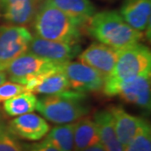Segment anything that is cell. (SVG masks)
<instances>
[{
  "instance_id": "8992f818",
  "label": "cell",
  "mask_w": 151,
  "mask_h": 151,
  "mask_svg": "<svg viewBox=\"0 0 151 151\" xmlns=\"http://www.w3.org/2000/svg\"><path fill=\"white\" fill-rule=\"evenodd\" d=\"M33 35L24 26H0V71H5L11 62L27 52Z\"/></svg>"
},
{
  "instance_id": "7c38bea8",
  "label": "cell",
  "mask_w": 151,
  "mask_h": 151,
  "mask_svg": "<svg viewBox=\"0 0 151 151\" xmlns=\"http://www.w3.org/2000/svg\"><path fill=\"white\" fill-rule=\"evenodd\" d=\"M40 4L35 0H0V12L4 20L14 25L30 24Z\"/></svg>"
},
{
  "instance_id": "277c9868",
  "label": "cell",
  "mask_w": 151,
  "mask_h": 151,
  "mask_svg": "<svg viewBox=\"0 0 151 151\" xmlns=\"http://www.w3.org/2000/svg\"><path fill=\"white\" fill-rule=\"evenodd\" d=\"M147 74H151V52L147 46L139 42L119 50L116 65L104 81L103 93L123 81Z\"/></svg>"
},
{
  "instance_id": "30bf717a",
  "label": "cell",
  "mask_w": 151,
  "mask_h": 151,
  "mask_svg": "<svg viewBox=\"0 0 151 151\" xmlns=\"http://www.w3.org/2000/svg\"><path fill=\"white\" fill-rule=\"evenodd\" d=\"M119 50L100 42H94L77 55L79 62L96 70L106 79L113 71Z\"/></svg>"
},
{
  "instance_id": "7a4b0ae2",
  "label": "cell",
  "mask_w": 151,
  "mask_h": 151,
  "mask_svg": "<svg viewBox=\"0 0 151 151\" xmlns=\"http://www.w3.org/2000/svg\"><path fill=\"white\" fill-rule=\"evenodd\" d=\"M31 24L35 35L45 40L76 45L82 35V28L45 1L40 5Z\"/></svg>"
},
{
  "instance_id": "5bb4252c",
  "label": "cell",
  "mask_w": 151,
  "mask_h": 151,
  "mask_svg": "<svg viewBox=\"0 0 151 151\" xmlns=\"http://www.w3.org/2000/svg\"><path fill=\"white\" fill-rule=\"evenodd\" d=\"M48 4L59 9L81 28H86L96 8L90 0H45Z\"/></svg>"
},
{
  "instance_id": "9a60e30c",
  "label": "cell",
  "mask_w": 151,
  "mask_h": 151,
  "mask_svg": "<svg viewBox=\"0 0 151 151\" xmlns=\"http://www.w3.org/2000/svg\"><path fill=\"white\" fill-rule=\"evenodd\" d=\"M109 110L113 118L118 139L123 145L126 146L133 139L145 119L130 114L121 106L112 107Z\"/></svg>"
},
{
  "instance_id": "d4e9b609",
  "label": "cell",
  "mask_w": 151,
  "mask_h": 151,
  "mask_svg": "<svg viewBox=\"0 0 151 151\" xmlns=\"http://www.w3.org/2000/svg\"><path fill=\"white\" fill-rule=\"evenodd\" d=\"M81 151H106L105 149L103 148V146L102 145V144L99 142L96 145H93L90 146V147H87L86 149L82 150Z\"/></svg>"
},
{
  "instance_id": "e0dca14e",
  "label": "cell",
  "mask_w": 151,
  "mask_h": 151,
  "mask_svg": "<svg viewBox=\"0 0 151 151\" xmlns=\"http://www.w3.org/2000/svg\"><path fill=\"white\" fill-rule=\"evenodd\" d=\"M99 143L97 127L93 119L82 118L75 123L74 151H81Z\"/></svg>"
},
{
  "instance_id": "4316f807",
  "label": "cell",
  "mask_w": 151,
  "mask_h": 151,
  "mask_svg": "<svg viewBox=\"0 0 151 151\" xmlns=\"http://www.w3.org/2000/svg\"><path fill=\"white\" fill-rule=\"evenodd\" d=\"M35 2L37 3L38 4H40H40H42L43 2H45V0H35Z\"/></svg>"
},
{
  "instance_id": "d6986e66",
  "label": "cell",
  "mask_w": 151,
  "mask_h": 151,
  "mask_svg": "<svg viewBox=\"0 0 151 151\" xmlns=\"http://www.w3.org/2000/svg\"><path fill=\"white\" fill-rule=\"evenodd\" d=\"M75 123L55 126L50 129L45 139L60 151H74Z\"/></svg>"
},
{
  "instance_id": "7402d4cb",
  "label": "cell",
  "mask_w": 151,
  "mask_h": 151,
  "mask_svg": "<svg viewBox=\"0 0 151 151\" xmlns=\"http://www.w3.org/2000/svg\"><path fill=\"white\" fill-rule=\"evenodd\" d=\"M124 151H151V129L146 120L133 139L124 146Z\"/></svg>"
},
{
  "instance_id": "6da1fadb",
  "label": "cell",
  "mask_w": 151,
  "mask_h": 151,
  "mask_svg": "<svg viewBox=\"0 0 151 151\" xmlns=\"http://www.w3.org/2000/svg\"><path fill=\"white\" fill-rule=\"evenodd\" d=\"M86 29L100 43L118 50L139 43L144 35L143 32L136 30L124 21L119 12L113 10L96 13Z\"/></svg>"
},
{
  "instance_id": "484cf974",
  "label": "cell",
  "mask_w": 151,
  "mask_h": 151,
  "mask_svg": "<svg viewBox=\"0 0 151 151\" xmlns=\"http://www.w3.org/2000/svg\"><path fill=\"white\" fill-rule=\"evenodd\" d=\"M7 79H8V76L5 71H0V85L5 82Z\"/></svg>"
},
{
  "instance_id": "8fae6325",
  "label": "cell",
  "mask_w": 151,
  "mask_h": 151,
  "mask_svg": "<svg viewBox=\"0 0 151 151\" xmlns=\"http://www.w3.org/2000/svg\"><path fill=\"white\" fill-rule=\"evenodd\" d=\"M9 124L18 138L29 141L42 139L50 129L45 119L32 113L15 117L9 122Z\"/></svg>"
},
{
  "instance_id": "603a6c76",
  "label": "cell",
  "mask_w": 151,
  "mask_h": 151,
  "mask_svg": "<svg viewBox=\"0 0 151 151\" xmlns=\"http://www.w3.org/2000/svg\"><path fill=\"white\" fill-rule=\"evenodd\" d=\"M24 92L28 91L24 85L13 81H5L0 85V103Z\"/></svg>"
},
{
  "instance_id": "3957f363",
  "label": "cell",
  "mask_w": 151,
  "mask_h": 151,
  "mask_svg": "<svg viewBox=\"0 0 151 151\" xmlns=\"http://www.w3.org/2000/svg\"><path fill=\"white\" fill-rule=\"evenodd\" d=\"M87 95L74 90L45 95L38 99L36 110L45 119L56 124L75 123L90 111Z\"/></svg>"
},
{
  "instance_id": "4fadbf2b",
  "label": "cell",
  "mask_w": 151,
  "mask_h": 151,
  "mask_svg": "<svg viewBox=\"0 0 151 151\" xmlns=\"http://www.w3.org/2000/svg\"><path fill=\"white\" fill-rule=\"evenodd\" d=\"M119 13L136 30L143 32L150 29L151 0H125Z\"/></svg>"
},
{
  "instance_id": "52a82bcc",
  "label": "cell",
  "mask_w": 151,
  "mask_h": 151,
  "mask_svg": "<svg viewBox=\"0 0 151 151\" xmlns=\"http://www.w3.org/2000/svg\"><path fill=\"white\" fill-rule=\"evenodd\" d=\"M151 74L137 76L128 81H123L109 90L105 95L108 97L119 96L126 103L150 111Z\"/></svg>"
},
{
  "instance_id": "2e32d148",
  "label": "cell",
  "mask_w": 151,
  "mask_h": 151,
  "mask_svg": "<svg viewBox=\"0 0 151 151\" xmlns=\"http://www.w3.org/2000/svg\"><path fill=\"white\" fill-rule=\"evenodd\" d=\"M93 121L97 127L99 142L106 151H124V146L118 139L114 122L109 109H102L95 113Z\"/></svg>"
},
{
  "instance_id": "ba28073f",
  "label": "cell",
  "mask_w": 151,
  "mask_h": 151,
  "mask_svg": "<svg viewBox=\"0 0 151 151\" xmlns=\"http://www.w3.org/2000/svg\"><path fill=\"white\" fill-rule=\"evenodd\" d=\"M70 89L80 92H99L103 90L105 79L93 68L81 62L69 61L62 65Z\"/></svg>"
},
{
  "instance_id": "5b68a950",
  "label": "cell",
  "mask_w": 151,
  "mask_h": 151,
  "mask_svg": "<svg viewBox=\"0 0 151 151\" xmlns=\"http://www.w3.org/2000/svg\"><path fill=\"white\" fill-rule=\"evenodd\" d=\"M62 65L27 51L14 60L6 68L5 72L10 81L24 86L34 77L61 70Z\"/></svg>"
},
{
  "instance_id": "44dd1931",
  "label": "cell",
  "mask_w": 151,
  "mask_h": 151,
  "mask_svg": "<svg viewBox=\"0 0 151 151\" xmlns=\"http://www.w3.org/2000/svg\"><path fill=\"white\" fill-rule=\"evenodd\" d=\"M0 151H27L25 145L19 140L2 114H0Z\"/></svg>"
},
{
  "instance_id": "ffe728a7",
  "label": "cell",
  "mask_w": 151,
  "mask_h": 151,
  "mask_svg": "<svg viewBox=\"0 0 151 151\" xmlns=\"http://www.w3.org/2000/svg\"><path fill=\"white\" fill-rule=\"evenodd\" d=\"M70 89L69 81L61 70L46 76L41 82L33 89L32 92L44 95H52L65 92Z\"/></svg>"
},
{
  "instance_id": "9c48e42d",
  "label": "cell",
  "mask_w": 151,
  "mask_h": 151,
  "mask_svg": "<svg viewBox=\"0 0 151 151\" xmlns=\"http://www.w3.org/2000/svg\"><path fill=\"white\" fill-rule=\"evenodd\" d=\"M27 51L44 59L64 64L79 55L81 46L79 44L70 45L52 41L35 35L29 42Z\"/></svg>"
},
{
  "instance_id": "cb8c5ba5",
  "label": "cell",
  "mask_w": 151,
  "mask_h": 151,
  "mask_svg": "<svg viewBox=\"0 0 151 151\" xmlns=\"http://www.w3.org/2000/svg\"><path fill=\"white\" fill-rule=\"evenodd\" d=\"M25 147L27 151H60L46 139L32 145H25Z\"/></svg>"
},
{
  "instance_id": "ac0fdd59",
  "label": "cell",
  "mask_w": 151,
  "mask_h": 151,
  "mask_svg": "<svg viewBox=\"0 0 151 151\" xmlns=\"http://www.w3.org/2000/svg\"><path fill=\"white\" fill-rule=\"evenodd\" d=\"M38 98L32 92H24L4 102L3 108L9 116L18 117L32 113L36 108Z\"/></svg>"
}]
</instances>
